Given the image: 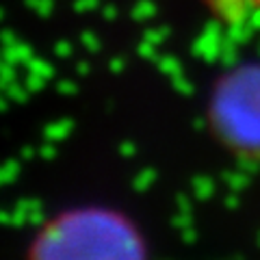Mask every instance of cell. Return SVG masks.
<instances>
[{
    "instance_id": "1",
    "label": "cell",
    "mask_w": 260,
    "mask_h": 260,
    "mask_svg": "<svg viewBox=\"0 0 260 260\" xmlns=\"http://www.w3.org/2000/svg\"><path fill=\"white\" fill-rule=\"evenodd\" d=\"M143 245L124 217L87 208L44 228L32 260H143Z\"/></svg>"
},
{
    "instance_id": "2",
    "label": "cell",
    "mask_w": 260,
    "mask_h": 260,
    "mask_svg": "<svg viewBox=\"0 0 260 260\" xmlns=\"http://www.w3.org/2000/svg\"><path fill=\"white\" fill-rule=\"evenodd\" d=\"M210 115L219 137L241 152V165H254L260 158V65H245L219 80Z\"/></svg>"
},
{
    "instance_id": "3",
    "label": "cell",
    "mask_w": 260,
    "mask_h": 260,
    "mask_svg": "<svg viewBox=\"0 0 260 260\" xmlns=\"http://www.w3.org/2000/svg\"><path fill=\"white\" fill-rule=\"evenodd\" d=\"M3 56H5V61L7 63H13V65H18V63H28V59H32V48L28 44H24V42H15L13 46H5L3 48Z\"/></svg>"
},
{
    "instance_id": "4",
    "label": "cell",
    "mask_w": 260,
    "mask_h": 260,
    "mask_svg": "<svg viewBox=\"0 0 260 260\" xmlns=\"http://www.w3.org/2000/svg\"><path fill=\"white\" fill-rule=\"evenodd\" d=\"M72 128H74V121L68 119V117L59 119V121H52V124H48L44 128V139L46 141H61L72 133Z\"/></svg>"
},
{
    "instance_id": "5",
    "label": "cell",
    "mask_w": 260,
    "mask_h": 260,
    "mask_svg": "<svg viewBox=\"0 0 260 260\" xmlns=\"http://www.w3.org/2000/svg\"><path fill=\"white\" fill-rule=\"evenodd\" d=\"M26 70L30 72V74H37V76H42V78H52L54 76V68L48 61L44 59H39V56H32V59H28L26 63Z\"/></svg>"
},
{
    "instance_id": "6",
    "label": "cell",
    "mask_w": 260,
    "mask_h": 260,
    "mask_svg": "<svg viewBox=\"0 0 260 260\" xmlns=\"http://www.w3.org/2000/svg\"><path fill=\"white\" fill-rule=\"evenodd\" d=\"M154 180H156V169L148 167V169H143V172H139V174L133 178V189L139 191V193H143V191L150 189V184H152Z\"/></svg>"
},
{
    "instance_id": "7",
    "label": "cell",
    "mask_w": 260,
    "mask_h": 260,
    "mask_svg": "<svg viewBox=\"0 0 260 260\" xmlns=\"http://www.w3.org/2000/svg\"><path fill=\"white\" fill-rule=\"evenodd\" d=\"M154 13H156V7H154V3H150V0H139V3H135V7H133V20H137V22L150 20Z\"/></svg>"
},
{
    "instance_id": "8",
    "label": "cell",
    "mask_w": 260,
    "mask_h": 260,
    "mask_svg": "<svg viewBox=\"0 0 260 260\" xmlns=\"http://www.w3.org/2000/svg\"><path fill=\"white\" fill-rule=\"evenodd\" d=\"M193 191H195V195H198L200 200H206V198H210V195H213L215 184H213V180H210V178L198 176V178L193 180Z\"/></svg>"
},
{
    "instance_id": "9",
    "label": "cell",
    "mask_w": 260,
    "mask_h": 260,
    "mask_svg": "<svg viewBox=\"0 0 260 260\" xmlns=\"http://www.w3.org/2000/svg\"><path fill=\"white\" fill-rule=\"evenodd\" d=\"M28 93H30V91L26 89V85H20V83H15V80L5 89V95L9 98V100H13V102H20V104H22V102H26Z\"/></svg>"
},
{
    "instance_id": "10",
    "label": "cell",
    "mask_w": 260,
    "mask_h": 260,
    "mask_svg": "<svg viewBox=\"0 0 260 260\" xmlns=\"http://www.w3.org/2000/svg\"><path fill=\"white\" fill-rule=\"evenodd\" d=\"M20 174V162L18 160H7L3 167H0V184L13 182Z\"/></svg>"
},
{
    "instance_id": "11",
    "label": "cell",
    "mask_w": 260,
    "mask_h": 260,
    "mask_svg": "<svg viewBox=\"0 0 260 260\" xmlns=\"http://www.w3.org/2000/svg\"><path fill=\"white\" fill-rule=\"evenodd\" d=\"M26 7L35 11L39 18H48L54 11V0H26Z\"/></svg>"
},
{
    "instance_id": "12",
    "label": "cell",
    "mask_w": 260,
    "mask_h": 260,
    "mask_svg": "<svg viewBox=\"0 0 260 260\" xmlns=\"http://www.w3.org/2000/svg\"><path fill=\"white\" fill-rule=\"evenodd\" d=\"M13 80H15V65L5 61L3 65H0V91H5Z\"/></svg>"
},
{
    "instance_id": "13",
    "label": "cell",
    "mask_w": 260,
    "mask_h": 260,
    "mask_svg": "<svg viewBox=\"0 0 260 260\" xmlns=\"http://www.w3.org/2000/svg\"><path fill=\"white\" fill-rule=\"evenodd\" d=\"M80 42H83V46L87 48L89 52H98L100 50V39H98L95 32L91 30H83L80 32Z\"/></svg>"
},
{
    "instance_id": "14",
    "label": "cell",
    "mask_w": 260,
    "mask_h": 260,
    "mask_svg": "<svg viewBox=\"0 0 260 260\" xmlns=\"http://www.w3.org/2000/svg\"><path fill=\"white\" fill-rule=\"evenodd\" d=\"M158 68H160V72H165V74H172V76L180 74V63H178L176 59H172V56H165V59H160L158 61Z\"/></svg>"
},
{
    "instance_id": "15",
    "label": "cell",
    "mask_w": 260,
    "mask_h": 260,
    "mask_svg": "<svg viewBox=\"0 0 260 260\" xmlns=\"http://www.w3.org/2000/svg\"><path fill=\"white\" fill-rule=\"evenodd\" d=\"M137 52H139L143 59H152V61H156L158 59V52H156V44H150V42H143L137 46Z\"/></svg>"
},
{
    "instance_id": "16",
    "label": "cell",
    "mask_w": 260,
    "mask_h": 260,
    "mask_svg": "<svg viewBox=\"0 0 260 260\" xmlns=\"http://www.w3.org/2000/svg\"><path fill=\"white\" fill-rule=\"evenodd\" d=\"M26 89L30 93H37V91H42L44 89V85H46V78H42V76H37V74H30L28 72V76H26Z\"/></svg>"
},
{
    "instance_id": "17",
    "label": "cell",
    "mask_w": 260,
    "mask_h": 260,
    "mask_svg": "<svg viewBox=\"0 0 260 260\" xmlns=\"http://www.w3.org/2000/svg\"><path fill=\"white\" fill-rule=\"evenodd\" d=\"M15 208L24 210V213H30V210L42 208V202L35 200V198H24V200H18V202H15Z\"/></svg>"
},
{
    "instance_id": "18",
    "label": "cell",
    "mask_w": 260,
    "mask_h": 260,
    "mask_svg": "<svg viewBox=\"0 0 260 260\" xmlns=\"http://www.w3.org/2000/svg\"><path fill=\"white\" fill-rule=\"evenodd\" d=\"M11 225L13 228H24V225H28V213H24V210L20 208H15L11 210Z\"/></svg>"
},
{
    "instance_id": "19",
    "label": "cell",
    "mask_w": 260,
    "mask_h": 260,
    "mask_svg": "<svg viewBox=\"0 0 260 260\" xmlns=\"http://www.w3.org/2000/svg\"><path fill=\"white\" fill-rule=\"evenodd\" d=\"M54 52H56V56H61V59H68V56L74 54V46L70 42H65V39H61V42H56Z\"/></svg>"
},
{
    "instance_id": "20",
    "label": "cell",
    "mask_w": 260,
    "mask_h": 260,
    "mask_svg": "<svg viewBox=\"0 0 260 260\" xmlns=\"http://www.w3.org/2000/svg\"><path fill=\"white\" fill-rule=\"evenodd\" d=\"M243 5L247 9V15H251L256 24H260V0H243Z\"/></svg>"
},
{
    "instance_id": "21",
    "label": "cell",
    "mask_w": 260,
    "mask_h": 260,
    "mask_svg": "<svg viewBox=\"0 0 260 260\" xmlns=\"http://www.w3.org/2000/svg\"><path fill=\"white\" fill-rule=\"evenodd\" d=\"M98 5H100V0H74V11L87 13V11H93Z\"/></svg>"
},
{
    "instance_id": "22",
    "label": "cell",
    "mask_w": 260,
    "mask_h": 260,
    "mask_svg": "<svg viewBox=\"0 0 260 260\" xmlns=\"http://www.w3.org/2000/svg\"><path fill=\"white\" fill-rule=\"evenodd\" d=\"M56 91L63 93V95H74V93H78V87H76L74 80H59Z\"/></svg>"
},
{
    "instance_id": "23",
    "label": "cell",
    "mask_w": 260,
    "mask_h": 260,
    "mask_svg": "<svg viewBox=\"0 0 260 260\" xmlns=\"http://www.w3.org/2000/svg\"><path fill=\"white\" fill-rule=\"evenodd\" d=\"M39 152V156H42L44 160H52L56 156V148H54V141H46L42 148L37 150Z\"/></svg>"
},
{
    "instance_id": "24",
    "label": "cell",
    "mask_w": 260,
    "mask_h": 260,
    "mask_svg": "<svg viewBox=\"0 0 260 260\" xmlns=\"http://www.w3.org/2000/svg\"><path fill=\"white\" fill-rule=\"evenodd\" d=\"M172 223L176 228H180V230H184V228H189L193 223V217H191V213H180V215H176L172 219Z\"/></svg>"
},
{
    "instance_id": "25",
    "label": "cell",
    "mask_w": 260,
    "mask_h": 260,
    "mask_svg": "<svg viewBox=\"0 0 260 260\" xmlns=\"http://www.w3.org/2000/svg\"><path fill=\"white\" fill-rule=\"evenodd\" d=\"M117 150H119V154H121L124 158H133L135 154H137V145H135L133 141H121Z\"/></svg>"
},
{
    "instance_id": "26",
    "label": "cell",
    "mask_w": 260,
    "mask_h": 260,
    "mask_svg": "<svg viewBox=\"0 0 260 260\" xmlns=\"http://www.w3.org/2000/svg\"><path fill=\"white\" fill-rule=\"evenodd\" d=\"M165 32H167V28H158V30H148L145 32V42H150V44H160L162 39H165Z\"/></svg>"
},
{
    "instance_id": "27",
    "label": "cell",
    "mask_w": 260,
    "mask_h": 260,
    "mask_svg": "<svg viewBox=\"0 0 260 260\" xmlns=\"http://www.w3.org/2000/svg\"><path fill=\"white\" fill-rule=\"evenodd\" d=\"M172 78H174V80H172L174 87H176L180 93H193V85L186 83V80H184L180 74H178V76H172Z\"/></svg>"
},
{
    "instance_id": "28",
    "label": "cell",
    "mask_w": 260,
    "mask_h": 260,
    "mask_svg": "<svg viewBox=\"0 0 260 260\" xmlns=\"http://www.w3.org/2000/svg\"><path fill=\"white\" fill-rule=\"evenodd\" d=\"M15 42H18V35H15L13 30H0V44L5 46H13Z\"/></svg>"
},
{
    "instance_id": "29",
    "label": "cell",
    "mask_w": 260,
    "mask_h": 260,
    "mask_svg": "<svg viewBox=\"0 0 260 260\" xmlns=\"http://www.w3.org/2000/svg\"><path fill=\"white\" fill-rule=\"evenodd\" d=\"M28 225H44V210H30L28 213Z\"/></svg>"
},
{
    "instance_id": "30",
    "label": "cell",
    "mask_w": 260,
    "mask_h": 260,
    "mask_svg": "<svg viewBox=\"0 0 260 260\" xmlns=\"http://www.w3.org/2000/svg\"><path fill=\"white\" fill-rule=\"evenodd\" d=\"M109 68H111L113 74H119V72H124V68H126V61L121 59V56H115V59H111Z\"/></svg>"
},
{
    "instance_id": "31",
    "label": "cell",
    "mask_w": 260,
    "mask_h": 260,
    "mask_svg": "<svg viewBox=\"0 0 260 260\" xmlns=\"http://www.w3.org/2000/svg\"><path fill=\"white\" fill-rule=\"evenodd\" d=\"M176 204H178V208H180V213H191V200L186 198V195H178Z\"/></svg>"
},
{
    "instance_id": "32",
    "label": "cell",
    "mask_w": 260,
    "mask_h": 260,
    "mask_svg": "<svg viewBox=\"0 0 260 260\" xmlns=\"http://www.w3.org/2000/svg\"><path fill=\"white\" fill-rule=\"evenodd\" d=\"M102 13H104V20H109V22H113V20L117 18V9H115L113 5H104Z\"/></svg>"
},
{
    "instance_id": "33",
    "label": "cell",
    "mask_w": 260,
    "mask_h": 260,
    "mask_svg": "<svg viewBox=\"0 0 260 260\" xmlns=\"http://www.w3.org/2000/svg\"><path fill=\"white\" fill-rule=\"evenodd\" d=\"M35 154H39V152H35V148H32V145H26V148H22L20 156H22L24 160H32V158H35Z\"/></svg>"
},
{
    "instance_id": "34",
    "label": "cell",
    "mask_w": 260,
    "mask_h": 260,
    "mask_svg": "<svg viewBox=\"0 0 260 260\" xmlns=\"http://www.w3.org/2000/svg\"><path fill=\"white\" fill-rule=\"evenodd\" d=\"M76 72H78V74H80V76H87V74H89V72H91V65H89L87 61H80V63L76 65Z\"/></svg>"
},
{
    "instance_id": "35",
    "label": "cell",
    "mask_w": 260,
    "mask_h": 260,
    "mask_svg": "<svg viewBox=\"0 0 260 260\" xmlns=\"http://www.w3.org/2000/svg\"><path fill=\"white\" fill-rule=\"evenodd\" d=\"M182 239H184L186 243H193V241H195V230H193L191 225H189V228H184V230H182Z\"/></svg>"
},
{
    "instance_id": "36",
    "label": "cell",
    "mask_w": 260,
    "mask_h": 260,
    "mask_svg": "<svg viewBox=\"0 0 260 260\" xmlns=\"http://www.w3.org/2000/svg\"><path fill=\"white\" fill-rule=\"evenodd\" d=\"M0 223H3V225H11V213H3V210H0Z\"/></svg>"
},
{
    "instance_id": "37",
    "label": "cell",
    "mask_w": 260,
    "mask_h": 260,
    "mask_svg": "<svg viewBox=\"0 0 260 260\" xmlns=\"http://www.w3.org/2000/svg\"><path fill=\"white\" fill-rule=\"evenodd\" d=\"M7 100H9L7 95H0V111H7Z\"/></svg>"
},
{
    "instance_id": "38",
    "label": "cell",
    "mask_w": 260,
    "mask_h": 260,
    "mask_svg": "<svg viewBox=\"0 0 260 260\" xmlns=\"http://www.w3.org/2000/svg\"><path fill=\"white\" fill-rule=\"evenodd\" d=\"M3 20H5V9L0 7V22H3Z\"/></svg>"
},
{
    "instance_id": "39",
    "label": "cell",
    "mask_w": 260,
    "mask_h": 260,
    "mask_svg": "<svg viewBox=\"0 0 260 260\" xmlns=\"http://www.w3.org/2000/svg\"><path fill=\"white\" fill-rule=\"evenodd\" d=\"M3 63H5V56H3V54H0V65H3Z\"/></svg>"
}]
</instances>
